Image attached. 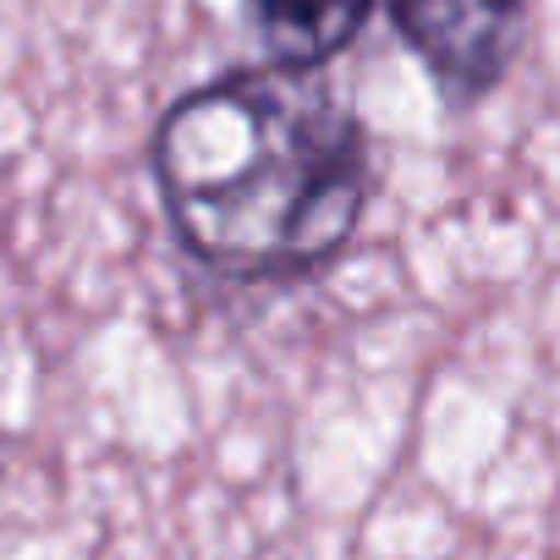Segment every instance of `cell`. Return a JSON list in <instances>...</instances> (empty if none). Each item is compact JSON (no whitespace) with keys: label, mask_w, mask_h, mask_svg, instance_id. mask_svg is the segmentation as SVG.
Here are the masks:
<instances>
[{"label":"cell","mask_w":560,"mask_h":560,"mask_svg":"<svg viewBox=\"0 0 560 560\" xmlns=\"http://www.w3.org/2000/svg\"><path fill=\"white\" fill-rule=\"evenodd\" d=\"M154 171L176 236L231 275L325 264L369 198L363 127L308 67H253L176 100Z\"/></svg>","instance_id":"cell-1"},{"label":"cell","mask_w":560,"mask_h":560,"mask_svg":"<svg viewBox=\"0 0 560 560\" xmlns=\"http://www.w3.org/2000/svg\"><path fill=\"white\" fill-rule=\"evenodd\" d=\"M390 23L445 94L472 100L511 72L527 28V0H390Z\"/></svg>","instance_id":"cell-2"},{"label":"cell","mask_w":560,"mask_h":560,"mask_svg":"<svg viewBox=\"0 0 560 560\" xmlns=\"http://www.w3.org/2000/svg\"><path fill=\"white\" fill-rule=\"evenodd\" d=\"M242 7L275 67L319 72L363 34L374 0H242Z\"/></svg>","instance_id":"cell-3"}]
</instances>
